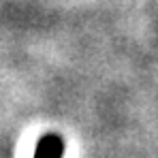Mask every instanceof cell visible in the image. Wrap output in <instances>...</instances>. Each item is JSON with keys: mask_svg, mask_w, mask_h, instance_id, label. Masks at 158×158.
<instances>
[{"mask_svg": "<svg viewBox=\"0 0 158 158\" xmlns=\"http://www.w3.org/2000/svg\"><path fill=\"white\" fill-rule=\"evenodd\" d=\"M62 154H64V141L56 132H47L45 137H41L34 150V158H62Z\"/></svg>", "mask_w": 158, "mask_h": 158, "instance_id": "6da1fadb", "label": "cell"}]
</instances>
